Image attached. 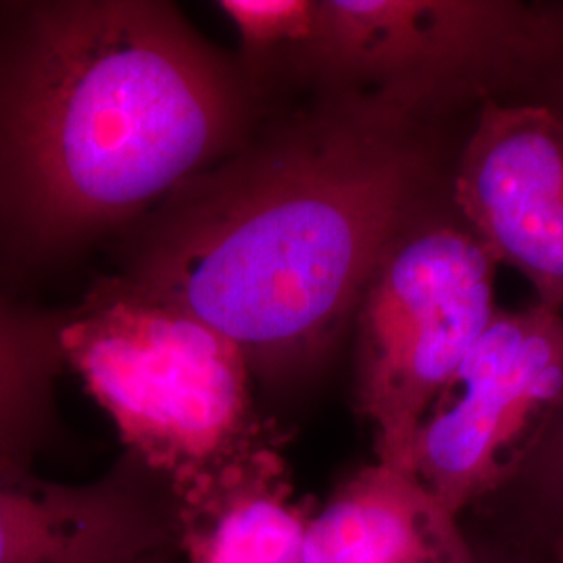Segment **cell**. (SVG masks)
Segmentation results:
<instances>
[{
    "label": "cell",
    "instance_id": "1",
    "mask_svg": "<svg viewBox=\"0 0 563 563\" xmlns=\"http://www.w3.org/2000/svg\"><path fill=\"white\" fill-rule=\"evenodd\" d=\"M305 90L130 225L118 272L218 328L274 384L330 357L437 181L428 120L374 92Z\"/></svg>",
    "mask_w": 563,
    "mask_h": 563
},
{
    "label": "cell",
    "instance_id": "2",
    "mask_svg": "<svg viewBox=\"0 0 563 563\" xmlns=\"http://www.w3.org/2000/svg\"><path fill=\"white\" fill-rule=\"evenodd\" d=\"M274 99L172 2H0V274L125 232Z\"/></svg>",
    "mask_w": 563,
    "mask_h": 563
},
{
    "label": "cell",
    "instance_id": "3",
    "mask_svg": "<svg viewBox=\"0 0 563 563\" xmlns=\"http://www.w3.org/2000/svg\"><path fill=\"white\" fill-rule=\"evenodd\" d=\"M60 346L121 441L184 497L272 443L241 346L120 274L60 313Z\"/></svg>",
    "mask_w": 563,
    "mask_h": 563
},
{
    "label": "cell",
    "instance_id": "4",
    "mask_svg": "<svg viewBox=\"0 0 563 563\" xmlns=\"http://www.w3.org/2000/svg\"><path fill=\"white\" fill-rule=\"evenodd\" d=\"M495 260L455 223L423 211L386 249L357 316V405L378 462L407 470L430 405L497 313Z\"/></svg>",
    "mask_w": 563,
    "mask_h": 563
},
{
    "label": "cell",
    "instance_id": "5",
    "mask_svg": "<svg viewBox=\"0 0 563 563\" xmlns=\"http://www.w3.org/2000/svg\"><path fill=\"white\" fill-rule=\"evenodd\" d=\"M555 11L495 0H316L297 88L374 92L430 120L437 109L532 78Z\"/></svg>",
    "mask_w": 563,
    "mask_h": 563
},
{
    "label": "cell",
    "instance_id": "6",
    "mask_svg": "<svg viewBox=\"0 0 563 563\" xmlns=\"http://www.w3.org/2000/svg\"><path fill=\"white\" fill-rule=\"evenodd\" d=\"M563 405V316L497 309L430 405L407 470L462 520L518 472Z\"/></svg>",
    "mask_w": 563,
    "mask_h": 563
},
{
    "label": "cell",
    "instance_id": "7",
    "mask_svg": "<svg viewBox=\"0 0 563 563\" xmlns=\"http://www.w3.org/2000/svg\"><path fill=\"white\" fill-rule=\"evenodd\" d=\"M453 202L495 263L563 316V121L534 101L486 99L453 176Z\"/></svg>",
    "mask_w": 563,
    "mask_h": 563
},
{
    "label": "cell",
    "instance_id": "8",
    "mask_svg": "<svg viewBox=\"0 0 563 563\" xmlns=\"http://www.w3.org/2000/svg\"><path fill=\"white\" fill-rule=\"evenodd\" d=\"M305 563H483L462 520L416 474L363 465L309 518Z\"/></svg>",
    "mask_w": 563,
    "mask_h": 563
},
{
    "label": "cell",
    "instance_id": "9",
    "mask_svg": "<svg viewBox=\"0 0 563 563\" xmlns=\"http://www.w3.org/2000/svg\"><path fill=\"white\" fill-rule=\"evenodd\" d=\"M184 499L201 509L190 563H305L309 518L288 499L272 443Z\"/></svg>",
    "mask_w": 563,
    "mask_h": 563
},
{
    "label": "cell",
    "instance_id": "10",
    "mask_svg": "<svg viewBox=\"0 0 563 563\" xmlns=\"http://www.w3.org/2000/svg\"><path fill=\"white\" fill-rule=\"evenodd\" d=\"M63 360L60 313L15 301L0 286V463L25 465L41 443Z\"/></svg>",
    "mask_w": 563,
    "mask_h": 563
},
{
    "label": "cell",
    "instance_id": "11",
    "mask_svg": "<svg viewBox=\"0 0 563 563\" xmlns=\"http://www.w3.org/2000/svg\"><path fill=\"white\" fill-rule=\"evenodd\" d=\"M90 493L42 483L25 465L0 463V563H90L101 532Z\"/></svg>",
    "mask_w": 563,
    "mask_h": 563
},
{
    "label": "cell",
    "instance_id": "12",
    "mask_svg": "<svg viewBox=\"0 0 563 563\" xmlns=\"http://www.w3.org/2000/svg\"><path fill=\"white\" fill-rule=\"evenodd\" d=\"M563 523V405L504 488L463 518L478 543L526 551Z\"/></svg>",
    "mask_w": 563,
    "mask_h": 563
},
{
    "label": "cell",
    "instance_id": "13",
    "mask_svg": "<svg viewBox=\"0 0 563 563\" xmlns=\"http://www.w3.org/2000/svg\"><path fill=\"white\" fill-rule=\"evenodd\" d=\"M218 7L239 32L236 57L251 81L267 97L292 92L316 0H222Z\"/></svg>",
    "mask_w": 563,
    "mask_h": 563
},
{
    "label": "cell",
    "instance_id": "14",
    "mask_svg": "<svg viewBox=\"0 0 563 563\" xmlns=\"http://www.w3.org/2000/svg\"><path fill=\"white\" fill-rule=\"evenodd\" d=\"M530 80L539 90L530 101L544 104L563 121V11H555L553 38Z\"/></svg>",
    "mask_w": 563,
    "mask_h": 563
},
{
    "label": "cell",
    "instance_id": "15",
    "mask_svg": "<svg viewBox=\"0 0 563 563\" xmlns=\"http://www.w3.org/2000/svg\"><path fill=\"white\" fill-rule=\"evenodd\" d=\"M488 547V544H486ZM505 551V549H504ZM530 563H563V523L526 551H509Z\"/></svg>",
    "mask_w": 563,
    "mask_h": 563
},
{
    "label": "cell",
    "instance_id": "16",
    "mask_svg": "<svg viewBox=\"0 0 563 563\" xmlns=\"http://www.w3.org/2000/svg\"><path fill=\"white\" fill-rule=\"evenodd\" d=\"M474 543V541H472ZM478 555H481V562L483 563H530L526 562L520 555L516 553H509L504 549H495V547H486V544L474 543Z\"/></svg>",
    "mask_w": 563,
    "mask_h": 563
}]
</instances>
